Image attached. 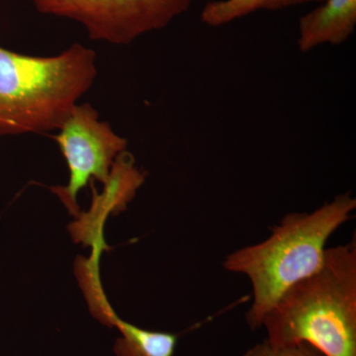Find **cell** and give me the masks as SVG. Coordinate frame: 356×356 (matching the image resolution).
Wrapping results in <instances>:
<instances>
[{
	"label": "cell",
	"instance_id": "1",
	"mask_svg": "<svg viewBox=\"0 0 356 356\" xmlns=\"http://www.w3.org/2000/svg\"><path fill=\"white\" fill-rule=\"evenodd\" d=\"M355 209L350 192L339 194L312 212L288 213L266 240L227 255L225 270L242 274L252 284V305L245 315L250 329H261L281 295L322 266L330 238Z\"/></svg>",
	"mask_w": 356,
	"mask_h": 356
},
{
	"label": "cell",
	"instance_id": "2",
	"mask_svg": "<svg viewBox=\"0 0 356 356\" xmlns=\"http://www.w3.org/2000/svg\"><path fill=\"white\" fill-rule=\"evenodd\" d=\"M275 346L356 356V243L327 248L322 266L283 293L262 320Z\"/></svg>",
	"mask_w": 356,
	"mask_h": 356
},
{
	"label": "cell",
	"instance_id": "3",
	"mask_svg": "<svg viewBox=\"0 0 356 356\" xmlns=\"http://www.w3.org/2000/svg\"><path fill=\"white\" fill-rule=\"evenodd\" d=\"M96 76V54L83 44L50 57L0 47V136L58 131Z\"/></svg>",
	"mask_w": 356,
	"mask_h": 356
},
{
	"label": "cell",
	"instance_id": "4",
	"mask_svg": "<svg viewBox=\"0 0 356 356\" xmlns=\"http://www.w3.org/2000/svg\"><path fill=\"white\" fill-rule=\"evenodd\" d=\"M192 0H32L41 13L81 23L95 41L129 44L166 27Z\"/></svg>",
	"mask_w": 356,
	"mask_h": 356
},
{
	"label": "cell",
	"instance_id": "5",
	"mask_svg": "<svg viewBox=\"0 0 356 356\" xmlns=\"http://www.w3.org/2000/svg\"><path fill=\"white\" fill-rule=\"evenodd\" d=\"M55 136L69 168L65 186L51 187L70 215L81 214L77 195L93 179L104 184L115 161L127 151L128 140L115 133L91 104H76Z\"/></svg>",
	"mask_w": 356,
	"mask_h": 356
},
{
	"label": "cell",
	"instance_id": "6",
	"mask_svg": "<svg viewBox=\"0 0 356 356\" xmlns=\"http://www.w3.org/2000/svg\"><path fill=\"white\" fill-rule=\"evenodd\" d=\"M356 26V0H324L299 22V50L306 53L323 44L348 41Z\"/></svg>",
	"mask_w": 356,
	"mask_h": 356
},
{
	"label": "cell",
	"instance_id": "7",
	"mask_svg": "<svg viewBox=\"0 0 356 356\" xmlns=\"http://www.w3.org/2000/svg\"><path fill=\"white\" fill-rule=\"evenodd\" d=\"M113 327L120 332L113 348L116 356H175L177 334L143 329L118 316Z\"/></svg>",
	"mask_w": 356,
	"mask_h": 356
},
{
	"label": "cell",
	"instance_id": "8",
	"mask_svg": "<svg viewBox=\"0 0 356 356\" xmlns=\"http://www.w3.org/2000/svg\"><path fill=\"white\" fill-rule=\"evenodd\" d=\"M324 0H216L208 2L201 11V20L212 27L229 24L259 10H278Z\"/></svg>",
	"mask_w": 356,
	"mask_h": 356
},
{
	"label": "cell",
	"instance_id": "9",
	"mask_svg": "<svg viewBox=\"0 0 356 356\" xmlns=\"http://www.w3.org/2000/svg\"><path fill=\"white\" fill-rule=\"evenodd\" d=\"M242 356H324L320 351L307 343L293 346H275L264 339L248 348Z\"/></svg>",
	"mask_w": 356,
	"mask_h": 356
}]
</instances>
